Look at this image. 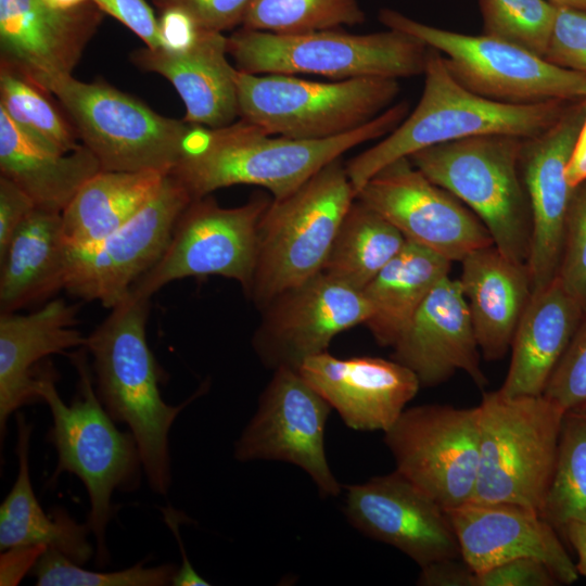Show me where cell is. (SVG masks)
Instances as JSON below:
<instances>
[{
  "label": "cell",
  "instance_id": "obj_49",
  "mask_svg": "<svg viewBox=\"0 0 586 586\" xmlns=\"http://www.w3.org/2000/svg\"><path fill=\"white\" fill-rule=\"evenodd\" d=\"M565 174L572 187L586 180V116L575 140Z\"/></svg>",
  "mask_w": 586,
  "mask_h": 586
},
{
  "label": "cell",
  "instance_id": "obj_45",
  "mask_svg": "<svg viewBox=\"0 0 586 586\" xmlns=\"http://www.w3.org/2000/svg\"><path fill=\"white\" fill-rule=\"evenodd\" d=\"M35 208L34 201L26 192L10 179L0 176V254Z\"/></svg>",
  "mask_w": 586,
  "mask_h": 586
},
{
  "label": "cell",
  "instance_id": "obj_4",
  "mask_svg": "<svg viewBox=\"0 0 586 586\" xmlns=\"http://www.w3.org/2000/svg\"><path fill=\"white\" fill-rule=\"evenodd\" d=\"M423 75L424 86L415 110L379 143L345 165L356 193L386 165L432 145L487 133L520 138L539 135L572 102L511 104L480 97L458 82L443 55L430 47Z\"/></svg>",
  "mask_w": 586,
  "mask_h": 586
},
{
  "label": "cell",
  "instance_id": "obj_52",
  "mask_svg": "<svg viewBox=\"0 0 586 586\" xmlns=\"http://www.w3.org/2000/svg\"><path fill=\"white\" fill-rule=\"evenodd\" d=\"M549 1L559 7L586 9V0H549Z\"/></svg>",
  "mask_w": 586,
  "mask_h": 586
},
{
  "label": "cell",
  "instance_id": "obj_50",
  "mask_svg": "<svg viewBox=\"0 0 586 586\" xmlns=\"http://www.w3.org/2000/svg\"><path fill=\"white\" fill-rule=\"evenodd\" d=\"M562 531L576 552L578 573L586 576V522H571Z\"/></svg>",
  "mask_w": 586,
  "mask_h": 586
},
{
  "label": "cell",
  "instance_id": "obj_43",
  "mask_svg": "<svg viewBox=\"0 0 586 586\" xmlns=\"http://www.w3.org/2000/svg\"><path fill=\"white\" fill-rule=\"evenodd\" d=\"M559 581L542 561L518 558L475 574V586H555Z\"/></svg>",
  "mask_w": 586,
  "mask_h": 586
},
{
  "label": "cell",
  "instance_id": "obj_11",
  "mask_svg": "<svg viewBox=\"0 0 586 586\" xmlns=\"http://www.w3.org/2000/svg\"><path fill=\"white\" fill-rule=\"evenodd\" d=\"M379 20L437 50L457 81L480 97L511 104L586 99V75L513 43L437 28L391 9L381 10Z\"/></svg>",
  "mask_w": 586,
  "mask_h": 586
},
{
  "label": "cell",
  "instance_id": "obj_39",
  "mask_svg": "<svg viewBox=\"0 0 586 586\" xmlns=\"http://www.w3.org/2000/svg\"><path fill=\"white\" fill-rule=\"evenodd\" d=\"M557 277L586 311V180L573 191Z\"/></svg>",
  "mask_w": 586,
  "mask_h": 586
},
{
  "label": "cell",
  "instance_id": "obj_1",
  "mask_svg": "<svg viewBox=\"0 0 586 586\" xmlns=\"http://www.w3.org/2000/svg\"><path fill=\"white\" fill-rule=\"evenodd\" d=\"M408 113V103L399 102L353 131L319 140L271 135L242 118L219 128L198 126L169 175L192 200L235 184L263 187L282 199L346 151L388 135Z\"/></svg>",
  "mask_w": 586,
  "mask_h": 586
},
{
  "label": "cell",
  "instance_id": "obj_46",
  "mask_svg": "<svg viewBox=\"0 0 586 586\" xmlns=\"http://www.w3.org/2000/svg\"><path fill=\"white\" fill-rule=\"evenodd\" d=\"M418 585L475 586V573L459 558L443 559L421 568Z\"/></svg>",
  "mask_w": 586,
  "mask_h": 586
},
{
  "label": "cell",
  "instance_id": "obj_37",
  "mask_svg": "<svg viewBox=\"0 0 586 586\" xmlns=\"http://www.w3.org/2000/svg\"><path fill=\"white\" fill-rule=\"evenodd\" d=\"M483 34L544 58L557 5L549 0H479Z\"/></svg>",
  "mask_w": 586,
  "mask_h": 586
},
{
  "label": "cell",
  "instance_id": "obj_44",
  "mask_svg": "<svg viewBox=\"0 0 586 586\" xmlns=\"http://www.w3.org/2000/svg\"><path fill=\"white\" fill-rule=\"evenodd\" d=\"M104 14L119 21L150 49L164 47L158 18L145 0H91Z\"/></svg>",
  "mask_w": 586,
  "mask_h": 586
},
{
  "label": "cell",
  "instance_id": "obj_26",
  "mask_svg": "<svg viewBox=\"0 0 586 586\" xmlns=\"http://www.w3.org/2000/svg\"><path fill=\"white\" fill-rule=\"evenodd\" d=\"M586 311L556 277L534 292L511 343L507 397L543 395Z\"/></svg>",
  "mask_w": 586,
  "mask_h": 586
},
{
  "label": "cell",
  "instance_id": "obj_24",
  "mask_svg": "<svg viewBox=\"0 0 586 586\" xmlns=\"http://www.w3.org/2000/svg\"><path fill=\"white\" fill-rule=\"evenodd\" d=\"M228 37L198 28L186 43L133 50L135 66L165 77L180 95L184 122L206 128L227 126L239 117L238 68L227 59Z\"/></svg>",
  "mask_w": 586,
  "mask_h": 586
},
{
  "label": "cell",
  "instance_id": "obj_10",
  "mask_svg": "<svg viewBox=\"0 0 586 586\" xmlns=\"http://www.w3.org/2000/svg\"><path fill=\"white\" fill-rule=\"evenodd\" d=\"M239 117L265 131L319 140L353 131L379 116L400 91L398 80L358 77L333 82L238 69Z\"/></svg>",
  "mask_w": 586,
  "mask_h": 586
},
{
  "label": "cell",
  "instance_id": "obj_42",
  "mask_svg": "<svg viewBox=\"0 0 586 586\" xmlns=\"http://www.w3.org/2000/svg\"><path fill=\"white\" fill-rule=\"evenodd\" d=\"M161 12L179 10L204 29L225 31L241 26L253 0H152Z\"/></svg>",
  "mask_w": 586,
  "mask_h": 586
},
{
  "label": "cell",
  "instance_id": "obj_13",
  "mask_svg": "<svg viewBox=\"0 0 586 586\" xmlns=\"http://www.w3.org/2000/svg\"><path fill=\"white\" fill-rule=\"evenodd\" d=\"M395 470L443 509L472 500L480 462L479 406L405 409L384 432Z\"/></svg>",
  "mask_w": 586,
  "mask_h": 586
},
{
  "label": "cell",
  "instance_id": "obj_5",
  "mask_svg": "<svg viewBox=\"0 0 586 586\" xmlns=\"http://www.w3.org/2000/svg\"><path fill=\"white\" fill-rule=\"evenodd\" d=\"M355 196L340 157L289 195L271 200L258 224L255 270L246 294L258 310L321 272Z\"/></svg>",
  "mask_w": 586,
  "mask_h": 586
},
{
  "label": "cell",
  "instance_id": "obj_34",
  "mask_svg": "<svg viewBox=\"0 0 586 586\" xmlns=\"http://www.w3.org/2000/svg\"><path fill=\"white\" fill-rule=\"evenodd\" d=\"M540 514L556 528L586 522V407L565 410Z\"/></svg>",
  "mask_w": 586,
  "mask_h": 586
},
{
  "label": "cell",
  "instance_id": "obj_23",
  "mask_svg": "<svg viewBox=\"0 0 586 586\" xmlns=\"http://www.w3.org/2000/svg\"><path fill=\"white\" fill-rule=\"evenodd\" d=\"M392 348V359L409 368L421 386H436L459 370L479 387L487 384L458 279L447 276L432 289Z\"/></svg>",
  "mask_w": 586,
  "mask_h": 586
},
{
  "label": "cell",
  "instance_id": "obj_15",
  "mask_svg": "<svg viewBox=\"0 0 586 586\" xmlns=\"http://www.w3.org/2000/svg\"><path fill=\"white\" fill-rule=\"evenodd\" d=\"M331 410L298 370L275 369L254 416L234 444V458L241 462H289L309 475L321 496H337L341 485L324 449L326 423Z\"/></svg>",
  "mask_w": 586,
  "mask_h": 586
},
{
  "label": "cell",
  "instance_id": "obj_14",
  "mask_svg": "<svg viewBox=\"0 0 586 586\" xmlns=\"http://www.w3.org/2000/svg\"><path fill=\"white\" fill-rule=\"evenodd\" d=\"M191 201L167 174L158 192L119 229L88 246H67L64 290L109 309L116 306L157 262Z\"/></svg>",
  "mask_w": 586,
  "mask_h": 586
},
{
  "label": "cell",
  "instance_id": "obj_30",
  "mask_svg": "<svg viewBox=\"0 0 586 586\" xmlns=\"http://www.w3.org/2000/svg\"><path fill=\"white\" fill-rule=\"evenodd\" d=\"M16 480L0 506V550L18 546L53 548L82 565L93 556L88 542V523H77L64 509L47 513L38 502L29 473V448L33 425L16 415Z\"/></svg>",
  "mask_w": 586,
  "mask_h": 586
},
{
  "label": "cell",
  "instance_id": "obj_27",
  "mask_svg": "<svg viewBox=\"0 0 586 586\" xmlns=\"http://www.w3.org/2000/svg\"><path fill=\"white\" fill-rule=\"evenodd\" d=\"M461 264L458 280L481 354L486 360H498L510 349L533 294L527 267L494 244L471 252Z\"/></svg>",
  "mask_w": 586,
  "mask_h": 586
},
{
  "label": "cell",
  "instance_id": "obj_38",
  "mask_svg": "<svg viewBox=\"0 0 586 586\" xmlns=\"http://www.w3.org/2000/svg\"><path fill=\"white\" fill-rule=\"evenodd\" d=\"M177 569L175 564L145 566L137 563L119 571L94 572L47 548L31 573L38 586H165L171 585Z\"/></svg>",
  "mask_w": 586,
  "mask_h": 586
},
{
  "label": "cell",
  "instance_id": "obj_17",
  "mask_svg": "<svg viewBox=\"0 0 586 586\" xmlns=\"http://www.w3.org/2000/svg\"><path fill=\"white\" fill-rule=\"evenodd\" d=\"M259 311L252 346L272 370H298L307 358L327 352L339 333L365 324L370 316L362 291L322 271L277 295Z\"/></svg>",
  "mask_w": 586,
  "mask_h": 586
},
{
  "label": "cell",
  "instance_id": "obj_41",
  "mask_svg": "<svg viewBox=\"0 0 586 586\" xmlns=\"http://www.w3.org/2000/svg\"><path fill=\"white\" fill-rule=\"evenodd\" d=\"M544 58L559 67L586 75V9L557 5Z\"/></svg>",
  "mask_w": 586,
  "mask_h": 586
},
{
  "label": "cell",
  "instance_id": "obj_47",
  "mask_svg": "<svg viewBox=\"0 0 586 586\" xmlns=\"http://www.w3.org/2000/svg\"><path fill=\"white\" fill-rule=\"evenodd\" d=\"M46 549V546H18L3 550L0 557V585H17Z\"/></svg>",
  "mask_w": 586,
  "mask_h": 586
},
{
  "label": "cell",
  "instance_id": "obj_19",
  "mask_svg": "<svg viewBox=\"0 0 586 586\" xmlns=\"http://www.w3.org/2000/svg\"><path fill=\"white\" fill-rule=\"evenodd\" d=\"M344 513L357 531L397 548L420 568L461 558L446 510L396 470L347 486Z\"/></svg>",
  "mask_w": 586,
  "mask_h": 586
},
{
  "label": "cell",
  "instance_id": "obj_7",
  "mask_svg": "<svg viewBox=\"0 0 586 586\" xmlns=\"http://www.w3.org/2000/svg\"><path fill=\"white\" fill-rule=\"evenodd\" d=\"M46 91L59 100L81 144L102 170L169 174L189 150L198 128L161 115L100 80L60 76L48 82Z\"/></svg>",
  "mask_w": 586,
  "mask_h": 586
},
{
  "label": "cell",
  "instance_id": "obj_21",
  "mask_svg": "<svg viewBox=\"0 0 586 586\" xmlns=\"http://www.w3.org/2000/svg\"><path fill=\"white\" fill-rule=\"evenodd\" d=\"M461 559L476 574L518 558L545 563L560 584L578 579L557 528L537 510L505 502L468 501L446 510Z\"/></svg>",
  "mask_w": 586,
  "mask_h": 586
},
{
  "label": "cell",
  "instance_id": "obj_31",
  "mask_svg": "<svg viewBox=\"0 0 586 586\" xmlns=\"http://www.w3.org/2000/svg\"><path fill=\"white\" fill-rule=\"evenodd\" d=\"M451 263L407 240L365 286L362 293L370 307L365 326L379 345L393 346L432 289L449 276Z\"/></svg>",
  "mask_w": 586,
  "mask_h": 586
},
{
  "label": "cell",
  "instance_id": "obj_16",
  "mask_svg": "<svg viewBox=\"0 0 586 586\" xmlns=\"http://www.w3.org/2000/svg\"><path fill=\"white\" fill-rule=\"evenodd\" d=\"M355 199L387 219L406 240L450 262H461L471 252L494 244L482 220L408 157L379 170Z\"/></svg>",
  "mask_w": 586,
  "mask_h": 586
},
{
  "label": "cell",
  "instance_id": "obj_28",
  "mask_svg": "<svg viewBox=\"0 0 586 586\" xmlns=\"http://www.w3.org/2000/svg\"><path fill=\"white\" fill-rule=\"evenodd\" d=\"M101 170L84 145L54 151L26 135L0 109V176L16 183L36 207L62 213L79 188Z\"/></svg>",
  "mask_w": 586,
  "mask_h": 586
},
{
  "label": "cell",
  "instance_id": "obj_35",
  "mask_svg": "<svg viewBox=\"0 0 586 586\" xmlns=\"http://www.w3.org/2000/svg\"><path fill=\"white\" fill-rule=\"evenodd\" d=\"M49 92L0 65V109L26 135L60 153L82 144L71 120L49 99Z\"/></svg>",
  "mask_w": 586,
  "mask_h": 586
},
{
  "label": "cell",
  "instance_id": "obj_33",
  "mask_svg": "<svg viewBox=\"0 0 586 586\" xmlns=\"http://www.w3.org/2000/svg\"><path fill=\"white\" fill-rule=\"evenodd\" d=\"M406 241L387 219L355 199L340 225L321 271L362 291L400 252Z\"/></svg>",
  "mask_w": 586,
  "mask_h": 586
},
{
  "label": "cell",
  "instance_id": "obj_22",
  "mask_svg": "<svg viewBox=\"0 0 586 586\" xmlns=\"http://www.w3.org/2000/svg\"><path fill=\"white\" fill-rule=\"evenodd\" d=\"M298 372L356 431L386 432L421 386L409 368L379 357L343 359L323 352Z\"/></svg>",
  "mask_w": 586,
  "mask_h": 586
},
{
  "label": "cell",
  "instance_id": "obj_12",
  "mask_svg": "<svg viewBox=\"0 0 586 586\" xmlns=\"http://www.w3.org/2000/svg\"><path fill=\"white\" fill-rule=\"evenodd\" d=\"M271 200L256 194L235 207L212 196L193 199L179 216L157 262L131 292L151 298L166 284L190 277L220 276L249 293L256 264L259 220Z\"/></svg>",
  "mask_w": 586,
  "mask_h": 586
},
{
  "label": "cell",
  "instance_id": "obj_18",
  "mask_svg": "<svg viewBox=\"0 0 586 586\" xmlns=\"http://www.w3.org/2000/svg\"><path fill=\"white\" fill-rule=\"evenodd\" d=\"M585 116L586 99L572 101L549 128L522 142L520 170L532 221L526 267L533 293L549 284L559 271L575 188L565 171Z\"/></svg>",
  "mask_w": 586,
  "mask_h": 586
},
{
  "label": "cell",
  "instance_id": "obj_3",
  "mask_svg": "<svg viewBox=\"0 0 586 586\" xmlns=\"http://www.w3.org/2000/svg\"><path fill=\"white\" fill-rule=\"evenodd\" d=\"M87 352L82 347L71 354L79 381L78 392L69 405L59 395L56 374L51 366L39 369L36 391L52 416L48 441L58 456L52 480L68 472L84 483L90 501L87 523L97 544L95 561L104 566L110 559L106 530L115 509L112 495L114 491L137 489L143 467L132 433L115 426L97 395Z\"/></svg>",
  "mask_w": 586,
  "mask_h": 586
},
{
  "label": "cell",
  "instance_id": "obj_20",
  "mask_svg": "<svg viewBox=\"0 0 586 586\" xmlns=\"http://www.w3.org/2000/svg\"><path fill=\"white\" fill-rule=\"evenodd\" d=\"M91 1L55 9L43 0H0V65L39 88L73 75L103 21Z\"/></svg>",
  "mask_w": 586,
  "mask_h": 586
},
{
  "label": "cell",
  "instance_id": "obj_9",
  "mask_svg": "<svg viewBox=\"0 0 586 586\" xmlns=\"http://www.w3.org/2000/svg\"><path fill=\"white\" fill-rule=\"evenodd\" d=\"M429 47L395 29L356 35L334 29L280 35L241 27L228 53L247 74H310L337 80L404 78L423 74Z\"/></svg>",
  "mask_w": 586,
  "mask_h": 586
},
{
  "label": "cell",
  "instance_id": "obj_29",
  "mask_svg": "<svg viewBox=\"0 0 586 586\" xmlns=\"http://www.w3.org/2000/svg\"><path fill=\"white\" fill-rule=\"evenodd\" d=\"M62 213L36 207L0 254V313H14L64 289L67 245Z\"/></svg>",
  "mask_w": 586,
  "mask_h": 586
},
{
  "label": "cell",
  "instance_id": "obj_48",
  "mask_svg": "<svg viewBox=\"0 0 586 586\" xmlns=\"http://www.w3.org/2000/svg\"><path fill=\"white\" fill-rule=\"evenodd\" d=\"M164 520L173 531L178 544L180 551L182 552L181 565L177 569L176 574L173 578L171 585L174 586H208L207 583L199 573L193 569L188 557L186 556L181 537L179 535L178 526L179 523L186 519L181 518V513L173 509L171 507L162 508Z\"/></svg>",
  "mask_w": 586,
  "mask_h": 586
},
{
  "label": "cell",
  "instance_id": "obj_36",
  "mask_svg": "<svg viewBox=\"0 0 586 586\" xmlns=\"http://www.w3.org/2000/svg\"><path fill=\"white\" fill-rule=\"evenodd\" d=\"M364 22L357 0H253L241 27L293 35Z\"/></svg>",
  "mask_w": 586,
  "mask_h": 586
},
{
  "label": "cell",
  "instance_id": "obj_40",
  "mask_svg": "<svg viewBox=\"0 0 586 586\" xmlns=\"http://www.w3.org/2000/svg\"><path fill=\"white\" fill-rule=\"evenodd\" d=\"M564 410L586 407V315L543 393Z\"/></svg>",
  "mask_w": 586,
  "mask_h": 586
},
{
  "label": "cell",
  "instance_id": "obj_51",
  "mask_svg": "<svg viewBox=\"0 0 586 586\" xmlns=\"http://www.w3.org/2000/svg\"><path fill=\"white\" fill-rule=\"evenodd\" d=\"M47 4L55 9H72L85 3L88 0H43Z\"/></svg>",
  "mask_w": 586,
  "mask_h": 586
},
{
  "label": "cell",
  "instance_id": "obj_6",
  "mask_svg": "<svg viewBox=\"0 0 586 586\" xmlns=\"http://www.w3.org/2000/svg\"><path fill=\"white\" fill-rule=\"evenodd\" d=\"M523 139L504 133L473 136L429 146L408 158L482 220L505 256L526 266L532 221L520 170Z\"/></svg>",
  "mask_w": 586,
  "mask_h": 586
},
{
  "label": "cell",
  "instance_id": "obj_32",
  "mask_svg": "<svg viewBox=\"0 0 586 586\" xmlns=\"http://www.w3.org/2000/svg\"><path fill=\"white\" fill-rule=\"evenodd\" d=\"M167 174L155 170H100L62 212V233L69 247H84L130 220L161 189Z\"/></svg>",
  "mask_w": 586,
  "mask_h": 586
},
{
  "label": "cell",
  "instance_id": "obj_2",
  "mask_svg": "<svg viewBox=\"0 0 586 586\" xmlns=\"http://www.w3.org/2000/svg\"><path fill=\"white\" fill-rule=\"evenodd\" d=\"M87 336L97 395L110 417L128 425L152 491L171 485L169 432L177 416L208 390L204 382L177 406L162 395L160 368L146 340L150 298L130 292Z\"/></svg>",
  "mask_w": 586,
  "mask_h": 586
},
{
  "label": "cell",
  "instance_id": "obj_8",
  "mask_svg": "<svg viewBox=\"0 0 586 586\" xmlns=\"http://www.w3.org/2000/svg\"><path fill=\"white\" fill-rule=\"evenodd\" d=\"M473 501L505 502L540 513L551 482L565 410L545 395L484 393Z\"/></svg>",
  "mask_w": 586,
  "mask_h": 586
},
{
  "label": "cell",
  "instance_id": "obj_25",
  "mask_svg": "<svg viewBox=\"0 0 586 586\" xmlns=\"http://www.w3.org/2000/svg\"><path fill=\"white\" fill-rule=\"evenodd\" d=\"M77 308L63 298L22 315L0 313V435L25 405L41 402L36 384L40 361L53 354L85 347L87 336L74 328Z\"/></svg>",
  "mask_w": 586,
  "mask_h": 586
}]
</instances>
